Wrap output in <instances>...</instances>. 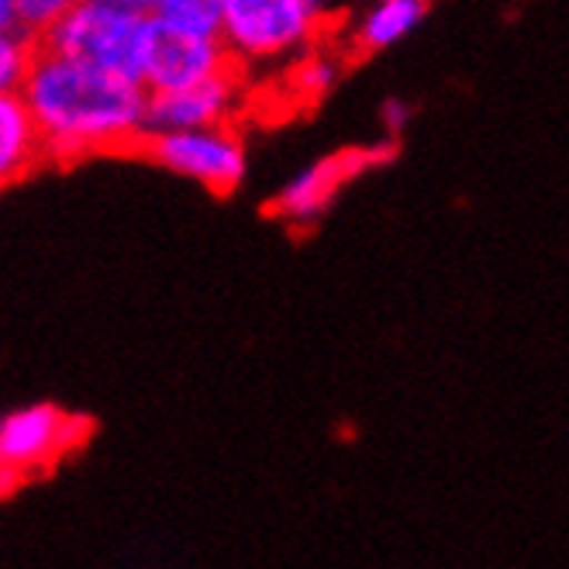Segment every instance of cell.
Returning a JSON list of instances; mask_svg holds the SVG:
<instances>
[{
	"mask_svg": "<svg viewBox=\"0 0 569 569\" xmlns=\"http://www.w3.org/2000/svg\"><path fill=\"white\" fill-rule=\"evenodd\" d=\"M408 118H411V108L400 104V100H390V104L383 108V124L390 128V136H400L405 124H408Z\"/></svg>",
	"mask_w": 569,
	"mask_h": 569,
	"instance_id": "obj_15",
	"label": "cell"
},
{
	"mask_svg": "<svg viewBox=\"0 0 569 569\" xmlns=\"http://www.w3.org/2000/svg\"><path fill=\"white\" fill-rule=\"evenodd\" d=\"M139 156L162 166L166 173L200 183L204 190L228 197L246 180V146L231 124L180 128V131H146L136 146Z\"/></svg>",
	"mask_w": 569,
	"mask_h": 569,
	"instance_id": "obj_4",
	"label": "cell"
},
{
	"mask_svg": "<svg viewBox=\"0 0 569 569\" xmlns=\"http://www.w3.org/2000/svg\"><path fill=\"white\" fill-rule=\"evenodd\" d=\"M121 4H128L131 11H139V14H152L156 0H121Z\"/></svg>",
	"mask_w": 569,
	"mask_h": 569,
	"instance_id": "obj_17",
	"label": "cell"
},
{
	"mask_svg": "<svg viewBox=\"0 0 569 569\" xmlns=\"http://www.w3.org/2000/svg\"><path fill=\"white\" fill-rule=\"evenodd\" d=\"M335 77H339V70H335V59L328 56H308V59H300L293 66V90L300 97H321L335 87Z\"/></svg>",
	"mask_w": 569,
	"mask_h": 569,
	"instance_id": "obj_13",
	"label": "cell"
},
{
	"mask_svg": "<svg viewBox=\"0 0 569 569\" xmlns=\"http://www.w3.org/2000/svg\"><path fill=\"white\" fill-rule=\"evenodd\" d=\"M21 97L39 124L46 159L136 152L146 136V87L97 66L36 49Z\"/></svg>",
	"mask_w": 569,
	"mask_h": 569,
	"instance_id": "obj_1",
	"label": "cell"
},
{
	"mask_svg": "<svg viewBox=\"0 0 569 569\" xmlns=\"http://www.w3.org/2000/svg\"><path fill=\"white\" fill-rule=\"evenodd\" d=\"M46 159L39 124L21 90H0V190L24 180Z\"/></svg>",
	"mask_w": 569,
	"mask_h": 569,
	"instance_id": "obj_9",
	"label": "cell"
},
{
	"mask_svg": "<svg viewBox=\"0 0 569 569\" xmlns=\"http://www.w3.org/2000/svg\"><path fill=\"white\" fill-rule=\"evenodd\" d=\"M146 24L149 14L131 11L121 0H73L36 42L46 52L139 80Z\"/></svg>",
	"mask_w": 569,
	"mask_h": 569,
	"instance_id": "obj_2",
	"label": "cell"
},
{
	"mask_svg": "<svg viewBox=\"0 0 569 569\" xmlns=\"http://www.w3.org/2000/svg\"><path fill=\"white\" fill-rule=\"evenodd\" d=\"M39 42L21 28L0 31V90H21L31 59H36Z\"/></svg>",
	"mask_w": 569,
	"mask_h": 569,
	"instance_id": "obj_12",
	"label": "cell"
},
{
	"mask_svg": "<svg viewBox=\"0 0 569 569\" xmlns=\"http://www.w3.org/2000/svg\"><path fill=\"white\" fill-rule=\"evenodd\" d=\"M425 14H428V0H380L356 28V46L362 52L390 49L397 42H405L425 21Z\"/></svg>",
	"mask_w": 569,
	"mask_h": 569,
	"instance_id": "obj_10",
	"label": "cell"
},
{
	"mask_svg": "<svg viewBox=\"0 0 569 569\" xmlns=\"http://www.w3.org/2000/svg\"><path fill=\"white\" fill-rule=\"evenodd\" d=\"M83 439V421L56 405H31L0 418V490L52 466Z\"/></svg>",
	"mask_w": 569,
	"mask_h": 569,
	"instance_id": "obj_6",
	"label": "cell"
},
{
	"mask_svg": "<svg viewBox=\"0 0 569 569\" xmlns=\"http://www.w3.org/2000/svg\"><path fill=\"white\" fill-rule=\"evenodd\" d=\"M325 0H221L218 39L239 62H273L315 39Z\"/></svg>",
	"mask_w": 569,
	"mask_h": 569,
	"instance_id": "obj_3",
	"label": "cell"
},
{
	"mask_svg": "<svg viewBox=\"0 0 569 569\" xmlns=\"http://www.w3.org/2000/svg\"><path fill=\"white\" fill-rule=\"evenodd\" d=\"M393 156L390 146H366V149H342L335 156H325L321 162H315L311 170L297 173L270 204V211L290 224H311L315 218H321L331 200L339 197L342 187H349L352 180H359L362 173L377 170V166H387V159Z\"/></svg>",
	"mask_w": 569,
	"mask_h": 569,
	"instance_id": "obj_7",
	"label": "cell"
},
{
	"mask_svg": "<svg viewBox=\"0 0 569 569\" xmlns=\"http://www.w3.org/2000/svg\"><path fill=\"white\" fill-rule=\"evenodd\" d=\"M18 28V14H14V0H0V31Z\"/></svg>",
	"mask_w": 569,
	"mask_h": 569,
	"instance_id": "obj_16",
	"label": "cell"
},
{
	"mask_svg": "<svg viewBox=\"0 0 569 569\" xmlns=\"http://www.w3.org/2000/svg\"><path fill=\"white\" fill-rule=\"evenodd\" d=\"M152 18L190 28V31H204V36H218L221 28V0H156Z\"/></svg>",
	"mask_w": 569,
	"mask_h": 569,
	"instance_id": "obj_11",
	"label": "cell"
},
{
	"mask_svg": "<svg viewBox=\"0 0 569 569\" xmlns=\"http://www.w3.org/2000/svg\"><path fill=\"white\" fill-rule=\"evenodd\" d=\"M73 0H14V14H18V28L28 31L31 39H39L42 31L70 8Z\"/></svg>",
	"mask_w": 569,
	"mask_h": 569,
	"instance_id": "obj_14",
	"label": "cell"
},
{
	"mask_svg": "<svg viewBox=\"0 0 569 569\" xmlns=\"http://www.w3.org/2000/svg\"><path fill=\"white\" fill-rule=\"evenodd\" d=\"M231 66H236V59L228 56L218 36L166 24L149 14L142 62H139V83L146 87V93L180 90L208 77H218L231 70Z\"/></svg>",
	"mask_w": 569,
	"mask_h": 569,
	"instance_id": "obj_5",
	"label": "cell"
},
{
	"mask_svg": "<svg viewBox=\"0 0 569 569\" xmlns=\"http://www.w3.org/2000/svg\"><path fill=\"white\" fill-rule=\"evenodd\" d=\"M242 104V77L239 66L208 77L200 83L149 93L146 100V131H180V128H208L231 124V114Z\"/></svg>",
	"mask_w": 569,
	"mask_h": 569,
	"instance_id": "obj_8",
	"label": "cell"
}]
</instances>
